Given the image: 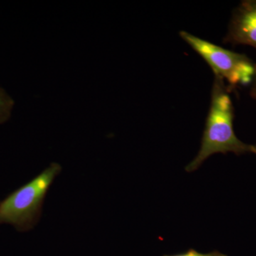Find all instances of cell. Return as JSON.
I'll use <instances>...</instances> for the list:
<instances>
[{"instance_id": "obj_1", "label": "cell", "mask_w": 256, "mask_h": 256, "mask_svg": "<svg viewBox=\"0 0 256 256\" xmlns=\"http://www.w3.org/2000/svg\"><path fill=\"white\" fill-rule=\"evenodd\" d=\"M223 79L215 76L210 110L202 137V146L195 159L185 168L186 172L198 169L216 153L233 152L236 156L250 152V146L240 141L234 130V110L229 88Z\"/></svg>"}, {"instance_id": "obj_2", "label": "cell", "mask_w": 256, "mask_h": 256, "mask_svg": "<svg viewBox=\"0 0 256 256\" xmlns=\"http://www.w3.org/2000/svg\"><path fill=\"white\" fill-rule=\"evenodd\" d=\"M62 171L58 163L48 168L0 203V223L30 229L40 220L44 201L54 180Z\"/></svg>"}, {"instance_id": "obj_3", "label": "cell", "mask_w": 256, "mask_h": 256, "mask_svg": "<svg viewBox=\"0 0 256 256\" xmlns=\"http://www.w3.org/2000/svg\"><path fill=\"white\" fill-rule=\"evenodd\" d=\"M180 36L210 65L215 76L228 82L230 88L252 84L256 65L247 56L235 53L184 31Z\"/></svg>"}, {"instance_id": "obj_4", "label": "cell", "mask_w": 256, "mask_h": 256, "mask_svg": "<svg viewBox=\"0 0 256 256\" xmlns=\"http://www.w3.org/2000/svg\"><path fill=\"white\" fill-rule=\"evenodd\" d=\"M224 42L256 50V0L242 1L235 10Z\"/></svg>"}, {"instance_id": "obj_5", "label": "cell", "mask_w": 256, "mask_h": 256, "mask_svg": "<svg viewBox=\"0 0 256 256\" xmlns=\"http://www.w3.org/2000/svg\"><path fill=\"white\" fill-rule=\"evenodd\" d=\"M227 256L225 254H222L218 252H208V254H201V252H197L194 249H190L188 252L184 254H178V255L172 256Z\"/></svg>"}, {"instance_id": "obj_6", "label": "cell", "mask_w": 256, "mask_h": 256, "mask_svg": "<svg viewBox=\"0 0 256 256\" xmlns=\"http://www.w3.org/2000/svg\"><path fill=\"white\" fill-rule=\"evenodd\" d=\"M10 104H8V100L5 98L3 94L0 92V118L4 116L8 110Z\"/></svg>"}, {"instance_id": "obj_7", "label": "cell", "mask_w": 256, "mask_h": 256, "mask_svg": "<svg viewBox=\"0 0 256 256\" xmlns=\"http://www.w3.org/2000/svg\"><path fill=\"white\" fill-rule=\"evenodd\" d=\"M252 90H250V96L254 100H256V74L254 76V80H252Z\"/></svg>"}, {"instance_id": "obj_8", "label": "cell", "mask_w": 256, "mask_h": 256, "mask_svg": "<svg viewBox=\"0 0 256 256\" xmlns=\"http://www.w3.org/2000/svg\"><path fill=\"white\" fill-rule=\"evenodd\" d=\"M250 152L256 154V144L255 146H250Z\"/></svg>"}]
</instances>
